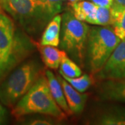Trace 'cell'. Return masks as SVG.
Here are the masks:
<instances>
[{"label": "cell", "mask_w": 125, "mask_h": 125, "mask_svg": "<svg viewBox=\"0 0 125 125\" xmlns=\"http://www.w3.org/2000/svg\"><path fill=\"white\" fill-rule=\"evenodd\" d=\"M0 7L20 22L33 17L38 10L36 0H0Z\"/></svg>", "instance_id": "obj_6"}, {"label": "cell", "mask_w": 125, "mask_h": 125, "mask_svg": "<svg viewBox=\"0 0 125 125\" xmlns=\"http://www.w3.org/2000/svg\"><path fill=\"white\" fill-rule=\"evenodd\" d=\"M113 30L121 40L125 39V6L113 2L111 7Z\"/></svg>", "instance_id": "obj_14"}, {"label": "cell", "mask_w": 125, "mask_h": 125, "mask_svg": "<svg viewBox=\"0 0 125 125\" xmlns=\"http://www.w3.org/2000/svg\"><path fill=\"white\" fill-rule=\"evenodd\" d=\"M65 0H36L38 10L45 15L55 16L62 10V4Z\"/></svg>", "instance_id": "obj_15"}, {"label": "cell", "mask_w": 125, "mask_h": 125, "mask_svg": "<svg viewBox=\"0 0 125 125\" xmlns=\"http://www.w3.org/2000/svg\"><path fill=\"white\" fill-rule=\"evenodd\" d=\"M3 67H4V66H1V65H0V70H1V68H2Z\"/></svg>", "instance_id": "obj_26"}, {"label": "cell", "mask_w": 125, "mask_h": 125, "mask_svg": "<svg viewBox=\"0 0 125 125\" xmlns=\"http://www.w3.org/2000/svg\"><path fill=\"white\" fill-rule=\"evenodd\" d=\"M61 45L65 52L83 65L86 54L90 27L85 22L77 20L72 11L62 15Z\"/></svg>", "instance_id": "obj_4"}, {"label": "cell", "mask_w": 125, "mask_h": 125, "mask_svg": "<svg viewBox=\"0 0 125 125\" xmlns=\"http://www.w3.org/2000/svg\"><path fill=\"white\" fill-rule=\"evenodd\" d=\"M101 89L105 99L125 102V79H107L103 83Z\"/></svg>", "instance_id": "obj_9"}, {"label": "cell", "mask_w": 125, "mask_h": 125, "mask_svg": "<svg viewBox=\"0 0 125 125\" xmlns=\"http://www.w3.org/2000/svg\"><path fill=\"white\" fill-rule=\"evenodd\" d=\"M57 78L62 85L68 107L72 113L73 114L81 113L85 106L87 95L81 94L80 92L73 88L62 76H58Z\"/></svg>", "instance_id": "obj_7"}, {"label": "cell", "mask_w": 125, "mask_h": 125, "mask_svg": "<svg viewBox=\"0 0 125 125\" xmlns=\"http://www.w3.org/2000/svg\"><path fill=\"white\" fill-rule=\"evenodd\" d=\"M70 5L72 8V13L77 20L94 25L97 10V5L85 0Z\"/></svg>", "instance_id": "obj_11"}, {"label": "cell", "mask_w": 125, "mask_h": 125, "mask_svg": "<svg viewBox=\"0 0 125 125\" xmlns=\"http://www.w3.org/2000/svg\"><path fill=\"white\" fill-rule=\"evenodd\" d=\"M114 2L117 4L125 6V0H114Z\"/></svg>", "instance_id": "obj_23"}, {"label": "cell", "mask_w": 125, "mask_h": 125, "mask_svg": "<svg viewBox=\"0 0 125 125\" xmlns=\"http://www.w3.org/2000/svg\"><path fill=\"white\" fill-rule=\"evenodd\" d=\"M1 113H2V108H1V106H0V117L1 116Z\"/></svg>", "instance_id": "obj_25"}, {"label": "cell", "mask_w": 125, "mask_h": 125, "mask_svg": "<svg viewBox=\"0 0 125 125\" xmlns=\"http://www.w3.org/2000/svg\"><path fill=\"white\" fill-rule=\"evenodd\" d=\"M102 125H125V111H117L104 116L102 120Z\"/></svg>", "instance_id": "obj_19"}, {"label": "cell", "mask_w": 125, "mask_h": 125, "mask_svg": "<svg viewBox=\"0 0 125 125\" xmlns=\"http://www.w3.org/2000/svg\"><path fill=\"white\" fill-rule=\"evenodd\" d=\"M15 28L12 20L0 13V49L9 54L13 49Z\"/></svg>", "instance_id": "obj_8"}, {"label": "cell", "mask_w": 125, "mask_h": 125, "mask_svg": "<svg viewBox=\"0 0 125 125\" xmlns=\"http://www.w3.org/2000/svg\"><path fill=\"white\" fill-rule=\"evenodd\" d=\"M11 54H9L6 52H3L0 49V65L4 67L6 64L9 61V59Z\"/></svg>", "instance_id": "obj_21"}, {"label": "cell", "mask_w": 125, "mask_h": 125, "mask_svg": "<svg viewBox=\"0 0 125 125\" xmlns=\"http://www.w3.org/2000/svg\"><path fill=\"white\" fill-rule=\"evenodd\" d=\"M41 75L34 62H26L18 67L0 88L1 102L5 106L13 108Z\"/></svg>", "instance_id": "obj_3"}, {"label": "cell", "mask_w": 125, "mask_h": 125, "mask_svg": "<svg viewBox=\"0 0 125 125\" xmlns=\"http://www.w3.org/2000/svg\"><path fill=\"white\" fill-rule=\"evenodd\" d=\"M36 45L45 65L53 70L58 69L63 56L66 55V52L54 46L42 45L40 43H36Z\"/></svg>", "instance_id": "obj_13"}, {"label": "cell", "mask_w": 125, "mask_h": 125, "mask_svg": "<svg viewBox=\"0 0 125 125\" xmlns=\"http://www.w3.org/2000/svg\"><path fill=\"white\" fill-rule=\"evenodd\" d=\"M95 5L100 7L111 8L114 2V0H90Z\"/></svg>", "instance_id": "obj_20"}, {"label": "cell", "mask_w": 125, "mask_h": 125, "mask_svg": "<svg viewBox=\"0 0 125 125\" xmlns=\"http://www.w3.org/2000/svg\"><path fill=\"white\" fill-rule=\"evenodd\" d=\"M31 125H49L50 123L46 120H37L32 122Z\"/></svg>", "instance_id": "obj_22"}, {"label": "cell", "mask_w": 125, "mask_h": 125, "mask_svg": "<svg viewBox=\"0 0 125 125\" xmlns=\"http://www.w3.org/2000/svg\"><path fill=\"white\" fill-rule=\"evenodd\" d=\"M60 74L67 81L70 85L74 88L76 90H78L80 93H83L91 85L93 81L91 77L88 74H81L80 76L78 77H68L64 75L61 72H60Z\"/></svg>", "instance_id": "obj_17"}, {"label": "cell", "mask_w": 125, "mask_h": 125, "mask_svg": "<svg viewBox=\"0 0 125 125\" xmlns=\"http://www.w3.org/2000/svg\"><path fill=\"white\" fill-rule=\"evenodd\" d=\"M98 74L101 79H125V39L121 40Z\"/></svg>", "instance_id": "obj_5"}, {"label": "cell", "mask_w": 125, "mask_h": 125, "mask_svg": "<svg viewBox=\"0 0 125 125\" xmlns=\"http://www.w3.org/2000/svg\"><path fill=\"white\" fill-rule=\"evenodd\" d=\"M46 76L48 81L50 92L55 102L67 115H72L73 113L68 107L62 85L58 81V78L56 77L54 73L50 70L46 71Z\"/></svg>", "instance_id": "obj_10"}, {"label": "cell", "mask_w": 125, "mask_h": 125, "mask_svg": "<svg viewBox=\"0 0 125 125\" xmlns=\"http://www.w3.org/2000/svg\"><path fill=\"white\" fill-rule=\"evenodd\" d=\"M62 22V16L61 15H56L52 20L47 24L43 32L40 44L42 45H50L58 47L60 44V33Z\"/></svg>", "instance_id": "obj_12"}, {"label": "cell", "mask_w": 125, "mask_h": 125, "mask_svg": "<svg viewBox=\"0 0 125 125\" xmlns=\"http://www.w3.org/2000/svg\"><path fill=\"white\" fill-rule=\"evenodd\" d=\"M70 3V4H74L75 2H77V1H83V0H67Z\"/></svg>", "instance_id": "obj_24"}, {"label": "cell", "mask_w": 125, "mask_h": 125, "mask_svg": "<svg viewBox=\"0 0 125 125\" xmlns=\"http://www.w3.org/2000/svg\"><path fill=\"white\" fill-rule=\"evenodd\" d=\"M64 75L68 77H78L82 74V71L81 68L76 62L69 58L66 55H65L62 58L60 64V71Z\"/></svg>", "instance_id": "obj_16"}, {"label": "cell", "mask_w": 125, "mask_h": 125, "mask_svg": "<svg viewBox=\"0 0 125 125\" xmlns=\"http://www.w3.org/2000/svg\"><path fill=\"white\" fill-rule=\"evenodd\" d=\"M40 113L62 120L67 115L62 111L53 98L49 90L47 76L41 75L30 90L14 106L11 114L16 119Z\"/></svg>", "instance_id": "obj_1"}, {"label": "cell", "mask_w": 125, "mask_h": 125, "mask_svg": "<svg viewBox=\"0 0 125 125\" xmlns=\"http://www.w3.org/2000/svg\"><path fill=\"white\" fill-rule=\"evenodd\" d=\"M121 40L111 28L106 26L90 28L86 53L93 74L102 69Z\"/></svg>", "instance_id": "obj_2"}, {"label": "cell", "mask_w": 125, "mask_h": 125, "mask_svg": "<svg viewBox=\"0 0 125 125\" xmlns=\"http://www.w3.org/2000/svg\"><path fill=\"white\" fill-rule=\"evenodd\" d=\"M112 18L111 8L97 6L96 20L94 25L97 26H108L111 24Z\"/></svg>", "instance_id": "obj_18"}]
</instances>
